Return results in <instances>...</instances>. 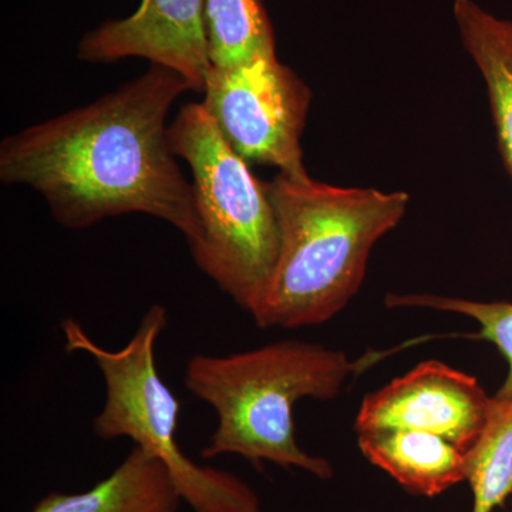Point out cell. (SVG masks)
<instances>
[{"mask_svg":"<svg viewBox=\"0 0 512 512\" xmlns=\"http://www.w3.org/2000/svg\"><path fill=\"white\" fill-rule=\"evenodd\" d=\"M185 92L191 87L180 73L151 64L99 100L3 138L0 181L39 192L63 228L140 212L173 225L195 247L202 225L194 188L165 124Z\"/></svg>","mask_w":512,"mask_h":512,"instance_id":"6da1fadb","label":"cell"},{"mask_svg":"<svg viewBox=\"0 0 512 512\" xmlns=\"http://www.w3.org/2000/svg\"><path fill=\"white\" fill-rule=\"evenodd\" d=\"M265 190L278 220L279 254L252 318L261 329L322 325L362 288L373 248L402 222L410 195L281 173Z\"/></svg>","mask_w":512,"mask_h":512,"instance_id":"7a4b0ae2","label":"cell"},{"mask_svg":"<svg viewBox=\"0 0 512 512\" xmlns=\"http://www.w3.org/2000/svg\"><path fill=\"white\" fill-rule=\"evenodd\" d=\"M372 362L373 357L350 360L342 350L303 340L227 356H192L185 366V387L218 417L202 458L234 454L329 480L332 464L306 453L296 441L293 407L303 399H336L349 377Z\"/></svg>","mask_w":512,"mask_h":512,"instance_id":"3957f363","label":"cell"},{"mask_svg":"<svg viewBox=\"0 0 512 512\" xmlns=\"http://www.w3.org/2000/svg\"><path fill=\"white\" fill-rule=\"evenodd\" d=\"M175 157L191 167L202 238L198 268L239 308L261 305L279 254V227L264 181L232 150L202 103L181 107L168 126Z\"/></svg>","mask_w":512,"mask_h":512,"instance_id":"277c9868","label":"cell"},{"mask_svg":"<svg viewBox=\"0 0 512 512\" xmlns=\"http://www.w3.org/2000/svg\"><path fill=\"white\" fill-rule=\"evenodd\" d=\"M167 326V308L150 306L127 345L109 350L94 342L76 319L63 320L64 349L92 357L106 386L103 409L93 421L94 436L126 437L160 458L181 500L194 512H266L241 478L198 466L178 446L180 400L161 379L156 362L157 342Z\"/></svg>","mask_w":512,"mask_h":512,"instance_id":"5b68a950","label":"cell"},{"mask_svg":"<svg viewBox=\"0 0 512 512\" xmlns=\"http://www.w3.org/2000/svg\"><path fill=\"white\" fill-rule=\"evenodd\" d=\"M311 99L301 77L272 53L229 69L211 66L202 104L242 160L303 177L301 138Z\"/></svg>","mask_w":512,"mask_h":512,"instance_id":"8992f818","label":"cell"},{"mask_svg":"<svg viewBox=\"0 0 512 512\" xmlns=\"http://www.w3.org/2000/svg\"><path fill=\"white\" fill-rule=\"evenodd\" d=\"M493 397L476 377L427 360L367 394L356 431L409 429L437 434L466 453L487 424Z\"/></svg>","mask_w":512,"mask_h":512,"instance_id":"52a82bcc","label":"cell"},{"mask_svg":"<svg viewBox=\"0 0 512 512\" xmlns=\"http://www.w3.org/2000/svg\"><path fill=\"white\" fill-rule=\"evenodd\" d=\"M77 57L90 63L143 57L180 73L191 92L204 93L211 69L205 0H141L133 15L86 33Z\"/></svg>","mask_w":512,"mask_h":512,"instance_id":"ba28073f","label":"cell"},{"mask_svg":"<svg viewBox=\"0 0 512 512\" xmlns=\"http://www.w3.org/2000/svg\"><path fill=\"white\" fill-rule=\"evenodd\" d=\"M357 434L363 456L409 493L436 497L466 481V453L444 437L409 429Z\"/></svg>","mask_w":512,"mask_h":512,"instance_id":"9c48e42d","label":"cell"},{"mask_svg":"<svg viewBox=\"0 0 512 512\" xmlns=\"http://www.w3.org/2000/svg\"><path fill=\"white\" fill-rule=\"evenodd\" d=\"M181 501L163 461L134 444L99 484L83 493H50L32 512H177Z\"/></svg>","mask_w":512,"mask_h":512,"instance_id":"30bf717a","label":"cell"},{"mask_svg":"<svg viewBox=\"0 0 512 512\" xmlns=\"http://www.w3.org/2000/svg\"><path fill=\"white\" fill-rule=\"evenodd\" d=\"M453 16L461 45L487 87L498 153L512 180V20L474 0H454Z\"/></svg>","mask_w":512,"mask_h":512,"instance_id":"8fae6325","label":"cell"},{"mask_svg":"<svg viewBox=\"0 0 512 512\" xmlns=\"http://www.w3.org/2000/svg\"><path fill=\"white\" fill-rule=\"evenodd\" d=\"M205 28L211 66L229 69L276 53L262 0H205Z\"/></svg>","mask_w":512,"mask_h":512,"instance_id":"7c38bea8","label":"cell"},{"mask_svg":"<svg viewBox=\"0 0 512 512\" xmlns=\"http://www.w3.org/2000/svg\"><path fill=\"white\" fill-rule=\"evenodd\" d=\"M471 512H493L512 495V400L493 397L487 424L466 451Z\"/></svg>","mask_w":512,"mask_h":512,"instance_id":"4fadbf2b","label":"cell"},{"mask_svg":"<svg viewBox=\"0 0 512 512\" xmlns=\"http://www.w3.org/2000/svg\"><path fill=\"white\" fill-rule=\"evenodd\" d=\"M386 305L390 308H426L434 311L457 313L476 320L480 325L477 339L487 340L500 350L508 363V373L497 399L512 400V303L478 302L448 296L413 293L389 295Z\"/></svg>","mask_w":512,"mask_h":512,"instance_id":"5bb4252c","label":"cell"}]
</instances>
